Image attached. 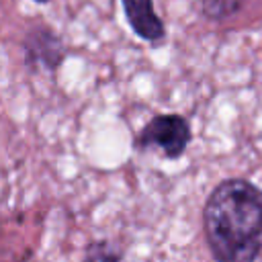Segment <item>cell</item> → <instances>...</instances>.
<instances>
[{
    "mask_svg": "<svg viewBox=\"0 0 262 262\" xmlns=\"http://www.w3.org/2000/svg\"><path fill=\"white\" fill-rule=\"evenodd\" d=\"M203 229L215 262H254L262 254V188L225 178L207 196Z\"/></svg>",
    "mask_w": 262,
    "mask_h": 262,
    "instance_id": "6da1fadb",
    "label": "cell"
},
{
    "mask_svg": "<svg viewBox=\"0 0 262 262\" xmlns=\"http://www.w3.org/2000/svg\"><path fill=\"white\" fill-rule=\"evenodd\" d=\"M192 139L190 123L180 113H162L154 115L137 133L135 147L158 151L166 160H178L184 156Z\"/></svg>",
    "mask_w": 262,
    "mask_h": 262,
    "instance_id": "7a4b0ae2",
    "label": "cell"
},
{
    "mask_svg": "<svg viewBox=\"0 0 262 262\" xmlns=\"http://www.w3.org/2000/svg\"><path fill=\"white\" fill-rule=\"evenodd\" d=\"M23 49L27 66L35 72H55L66 57V45L61 37L45 25H35L27 31Z\"/></svg>",
    "mask_w": 262,
    "mask_h": 262,
    "instance_id": "3957f363",
    "label": "cell"
},
{
    "mask_svg": "<svg viewBox=\"0 0 262 262\" xmlns=\"http://www.w3.org/2000/svg\"><path fill=\"white\" fill-rule=\"evenodd\" d=\"M121 4L129 27L139 39L158 43L166 37V29L154 8V0H121Z\"/></svg>",
    "mask_w": 262,
    "mask_h": 262,
    "instance_id": "277c9868",
    "label": "cell"
},
{
    "mask_svg": "<svg viewBox=\"0 0 262 262\" xmlns=\"http://www.w3.org/2000/svg\"><path fill=\"white\" fill-rule=\"evenodd\" d=\"M123 260V252L119 250L117 244L108 242V239H96L90 242L84 250V258L82 262H121Z\"/></svg>",
    "mask_w": 262,
    "mask_h": 262,
    "instance_id": "5b68a950",
    "label": "cell"
},
{
    "mask_svg": "<svg viewBox=\"0 0 262 262\" xmlns=\"http://www.w3.org/2000/svg\"><path fill=\"white\" fill-rule=\"evenodd\" d=\"M244 0H201L203 12L211 20H225L242 8Z\"/></svg>",
    "mask_w": 262,
    "mask_h": 262,
    "instance_id": "8992f818",
    "label": "cell"
},
{
    "mask_svg": "<svg viewBox=\"0 0 262 262\" xmlns=\"http://www.w3.org/2000/svg\"><path fill=\"white\" fill-rule=\"evenodd\" d=\"M33 2H37V4H47L49 0H33Z\"/></svg>",
    "mask_w": 262,
    "mask_h": 262,
    "instance_id": "52a82bcc",
    "label": "cell"
}]
</instances>
